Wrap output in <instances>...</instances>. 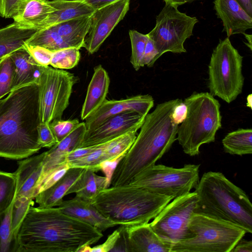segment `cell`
Segmentation results:
<instances>
[{
    "label": "cell",
    "instance_id": "cell-1",
    "mask_svg": "<svg viewBox=\"0 0 252 252\" xmlns=\"http://www.w3.org/2000/svg\"><path fill=\"white\" fill-rule=\"evenodd\" d=\"M16 252H78L95 244L102 232L58 207L29 208L16 233Z\"/></svg>",
    "mask_w": 252,
    "mask_h": 252
},
{
    "label": "cell",
    "instance_id": "cell-2",
    "mask_svg": "<svg viewBox=\"0 0 252 252\" xmlns=\"http://www.w3.org/2000/svg\"><path fill=\"white\" fill-rule=\"evenodd\" d=\"M40 123L37 83L16 88L0 99V157L21 159L38 152Z\"/></svg>",
    "mask_w": 252,
    "mask_h": 252
},
{
    "label": "cell",
    "instance_id": "cell-3",
    "mask_svg": "<svg viewBox=\"0 0 252 252\" xmlns=\"http://www.w3.org/2000/svg\"><path fill=\"white\" fill-rule=\"evenodd\" d=\"M181 100L177 98L159 103L146 115L133 143L114 170L112 186L128 184L169 150L176 140L179 126L173 122L171 115Z\"/></svg>",
    "mask_w": 252,
    "mask_h": 252
},
{
    "label": "cell",
    "instance_id": "cell-4",
    "mask_svg": "<svg viewBox=\"0 0 252 252\" xmlns=\"http://www.w3.org/2000/svg\"><path fill=\"white\" fill-rule=\"evenodd\" d=\"M195 213L220 219L252 233V205L246 192L221 172L204 173L195 188Z\"/></svg>",
    "mask_w": 252,
    "mask_h": 252
},
{
    "label": "cell",
    "instance_id": "cell-5",
    "mask_svg": "<svg viewBox=\"0 0 252 252\" xmlns=\"http://www.w3.org/2000/svg\"><path fill=\"white\" fill-rule=\"evenodd\" d=\"M172 200L146 188L127 184L103 189L92 203L117 225L131 226L149 223Z\"/></svg>",
    "mask_w": 252,
    "mask_h": 252
},
{
    "label": "cell",
    "instance_id": "cell-6",
    "mask_svg": "<svg viewBox=\"0 0 252 252\" xmlns=\"http://www.w3.org/2000/svg\"><path fill=\"white\" fill-rule=\"evenodd\" d=\"M184 102L187 114L178 126L176 140L185 154L194 156L199 154L201 145L215 141L221 127L220 105L208 92H194Z\"/></svg>",
    "mask_w": 252,
    "mask_h": 252
},
{
    "label": "cell",
    "instance_id": "cell-7",
    "mask_svg": "<svg viewBox=\"0 0 252 252\" xmlns=\"http://www.w3.org/2000/svg\"><path fill=\"white\" fill-rule=\"evenodd\" d=\"M189 228L191 237L172 245L171 252H231L247 233L231 223L194 213Z\"/></svg>",
    "mask_w": 252,
    "mask_h": 252
},
{
    "label": "cell",
    "instance_id": "cell-8",
    "mask_svg": "<svg viewBox=\"0 0 252 252\" xmlns=\"http://www.w3.org/2000/svg\"><path fill=\"white\" fill-rule=\"evenodd\" d=\"M243 58L229 37L220 40L208 65V87L211 94L230 103L242 93Z\"/></svg>",
    "mask_w": 252,
    "mask_h": 252
},
{
    "label": "cell",
    "instance_id": "cell-9",
    "mask_svg": "<svg viewBox=\"0 0 252 252\" xmlns=\"http://www.w3.org/2000/svg\"><path fill=\"white\" fill-rule=\"evenodd\" d=\"M199 164H187L177 168L155 164L140 173L128 184L173 199L195 188L199 181Z\"/></svg>",
    "mask_w": 252,
    "mask_h": 252
},
{
    "label": "cell",
    "instance_id": "cell-10",
    "mask_svg": "<svg viewBox=\"0 0 252 252\" xmlns=\"http://www.w3.org/2000/svg\"><path fill=\"white\" fill-rule=\"evenodd\" d=\"M78 81L77 77L63 69L44 66L38 82L41 123L50 124L61 119Z\"/></svg>",
    "mask_w": 252,
    "mask_h": 252
},
{
    "label": "cell",
    "instance_id": "cell-11",
    "mask_svg": "<svg viewBox=\"0 0 252 252\" xmlns=\"http://www.w3.org/2000/svg\"><path fill=\"white\" fill-rule=\"evenodd\" d=\"M195 17H190L180 12L177 7L165 4L157 16L156 26L147 35L158 51V59L164 53L187 52L184 44L192 35Z\"/></svg>",
    "mask_w": 252,
    "mask_h": 252
},
{
    "label": "cell",
    "instance_id": "cell-12",
    "mask_svg": "<svg viewBox=\"0 0 252 252\" xmlns=\"http://www.w3.org/2000/svg\"><path fill=\"white\" fill-rule=\"evenodd\" d=\"M197 200L195 191L173 199L149 223L151 228L171 247L177 242L190 238L189 223L195 213Z\"/></svg>",
    "mask_w": 252,
    "mask_h": 252
},
{
    "label": "cell",
    "instance_id": "cell-13",
    "mask_svg": "<svg viewBox=\"0 0 252 252\" xmlns=\"http://www.w3.org/2000/svg\"><path fill=\"white\" fill-rule=\"evenodd\" d=\"M45 152L18 162L14 172L16 191L12 213V227L16 236L18 227L29 208L33 204L35 189L40 179Z\"/></svg>",
    "mask_w": 252,
    "mask_h": 252
},
{
    "label": "cell",
    "instance_id": "cell-14",
    "mask_svg": "<svg viewBox=\"0 0 252 252\" xmlns=\"http://www.w3.org/2000/svg\"><path fill=\"white\" fill-rule=\"evenodd\" d=\"M130 0H118L95 10L83 47L89 54L97 52L129 10Z\"/></svg>",
    "mask_w": 252,
    "mask_h": 252
},
{
    "label": "cell",
    "instance_id": "cell-15",
    "mask_svg": "<svg viewBox=\"0 0 252 252\" xmlns=\"http://www.w3.org/2000/svg\"><path fill=\"white\" fill-rule=\"evenodd\" d=\"M145 117L136 111L111 116L96 127L87 130L79 148L101 144L128 132H137Z\"/></svg>",
    "mask_w": 252,
    "mask_h": 252
},
{
    "label": "cell",
    "instance_id": "cell-16",
    "mask_svg": "<svg viewBox=\"0 0 252 252\" xmlns=\"http://www.w3.org/2000/svg\"><path fill=\"white\" fill-rule=\"evenodd\" d=\"M154 105L149 94H139L120 100H105L99 108L85 120L87 130L93 129L108 118L126 111H136L146 116Z\"/></svg>",
    "mask_w": 252,
    "mask_h": 252
},
{
    "label": "cell",
    "instance_id": "cell-17",
    "mask_svg": "<svg viewBox=\"0 0 252 252\" xmlns=\"http://www.w3.org/2000/svg\"><path fill=\"white\" fill-rule=\"evenodd\" d=\"M86 131L85 122L80 123L67 136L52 146L48 151H45L42 173L36 186L54 168L67 163V155L80 147Z\"/></svg>",
    "mask_w": 252,
    "mask_h": 252
},
{
    "label": "cell",
    "instance_id": "cell-18",
    "mask_svg": "<svg viewBox=\"0 0 252 252\" xmlns=\"http://www.w3.org/2000/svg\"><path fill=\"white\" fill-rule=\"evenodd\" d=\"M214 4L218 18L223 23V31L228 37L235 34H243L252 29V17L236 0H215Z\"/></svg>",
    "mask_w": 252,
    "mask_h": 252
},
{
    "label": "cell",
    "instance_id": "cell-19",
    "mask_svg": "<svg viewBox=\"0 0 252 252\" xmlns=\"http://www.w3.org/2000/svg\"><path fill=\"white\" fill-rule=\"evenodd\" d=\"M58 207L64 214L103 232L117 225L104 217L91 202L76 196L63 200Z\"/></svg>",
    "mask_w": 252,
    "mask_h": 252
},
{
    "label": "cell",
    "instance_id": "cell-20",
    "mask_svg": "<svg viewBox=\"0 0 252 252\" xmlns=\"http://www.w3.org/2000/svg\"><path fill=\"white\" fill-rule=\"evenodd\" d=\"M125 227L128 252H171V246L154 231L149 222Z\"/></svg>",
    "mask_w": 252,
    "mask_h": 252
},
{
    "label": "cell",
    "instance_id": "cell-21",
    "mask_svg": "<svg viewBox=\"0 0 252 252\" xmlns=\"http://www.w3.org/2000/svg\"><path fill=\"white\" fill-rule=\"evenodd\" d=\"M56 10L48 0H23L12 17L23 28L40 30L49 14Z\"/></svg>",
    "mask_w": 252,
    "mask_h": 252
},
{
    "label": "cell",
    "instance_id": "cell-22",
    "mask_svg": "<svg viewBox=\"0 0 252 252\" xmlns=\"http://www.w3.org/2000/svg\"><path fill=\"white\" fill-rule=\"evenodd\" d=\"M109 85L110 78L106 70L100 64L96 66L81 111L82 120L93 114L102 104L106 99Z\"/></svg>",
    "mask_w": 252,
    "mask_h": 252
},
{
    "label": "cell",
    "instance_id": "cell-23",
    "mask_svg": "<svg viewBox=\"0 0 252 252\" xmlns=\"http://www.w3.org/2000/svg\"><path fill=\"white\" fill-rule=\"evenodd\" d=\"M15 65L12 91L29 84H38L44 66L38 64L24 47L10 54Z\"/></svg>",
    "mask_w": 252,
    "mask_h": 252
},
{
    "label": "cell",
    "instance_id": "cell-24",
    "mask_svg": "<svg viewBox=\"0 0 252 252\" xmlns=\"http://www.w3.org/2000/svg\"><path fill=\"white\" fill-rule=\"evenodd\" d=\"M83 169L82 168L70 167L57 182L37 193L34 199L38 207L44 208L58 207Z\"/></svg>",
    "mask_w": 252,
    "mask_h": 252
},
{
    "label": "cell",
    "instance_id": "cell-25",
    "mask_svg": "<svg viewBox=\"0 0 252 252\" xmlns=\"http://www.w3.org/2000/svg\"><path fill=\"white\" fill-rule=\"evenodd\" d=\"M50 2L56 10L49 14L40 29L48 28L72 19L91 16L95 10L85 2L53 0Z\"/></svg>",
    "mask_w": 252,
    "mask_h": 252
},
{
    "label": "cell",
    "instance_id": "cell-26",
    "mask_svg": "<svg viewBox=\"0 0 252 252\" xmlns=\"http://www.w3.org/2000/svg\"><path fill=\"white\" fill-rule=\"evenodd\" d=\"M95 173L92 169L84 168L66 195L75 193V196L92 202L100 191L108 188L106 177Z\"/></svg>",
    "mask_w": 252,
    "mask_h": 252
},
{
    "label": "cell",
    "instance_id": "cell-27",
    "mask_svg": "<svg viewBox=\"0 0 252 252\" xmlns=\"http://www.w3.org/2000/svg\"><path fill=\"white\" fill-rule=\"evenodd\" d=\"M37 31L23 28L14 22L0 28V60L15 51L24 48Z\"/></svg>",
    "mask_w": 252,
    "mask_h": 252
},
{
    "label": "cell",
    "instance_id": "cell-28",
    "mask_svg": "<svg viewBox=\"0 0 252 252\" xmlns=\"http://www.w3.org/2000/svg\"><path fill=\"white\" fill-rule=\"evenodd\" d=\"M91 16L78 17L52 26L71 46L78 49L83 47L84 40L90 25Z\"/></svg>",
    "mask_w": 252,
    "mask_h": 252
},
{
    "label": "cell",
    "instance_id": "cell-29",
    "mask_svg": "<svg viewBox=\"0 0 252 252\" xmlns=\"http://www.w3.org/2000/svg\"><path fill=\"white\" fill-rule=\"evenodd\" d=\"M224 151L231 155L252 154V128H238L227 133L222 140Z\"/></svg>",
    "mask_w": 252,
    "mask_h": 252
},
{
    "label": "cell",
    "instance_id": "cell-30",
    "mask_svg": "<svg viewBox=\"0 0 252 252\" xmlns=\"http://www.w3.org/2000/svg\"><path fill=\"white\" fill-rule=\"evenodd\" d=\"M26 44L41 46L52 52L72 47L53 27L37 30Z\"/></svg>",
    "mask_w": 252,
    "mask_h": 252
},
{
    "label": "cell",
    "instance_id": "cell-31",
    "mask_svg": "<svg viewBox=\"0 0 252 252\" xmlns=\"http://www.w3.org/2000/svg\"><path fill=\"white\" fill-rule=\"evenodd\" d=\"M13 203L0 213V252H16V237L12 227Z\"/></svg>",
    "mask_w": 252,
    "mask_h": 252
},
{
    "label": "cell",
    "instance_id": "cell-32",
    "mask_svg": "<svg viewBox=\"0 0 252 252\" xmlns=\"http://www.w3.org/2000/svg\"><path fill=\"white\" fill-rule=\"evenodd\" d=\"M136 136L137 132L131 131L107 142L104 152V161L126 155Z\"/></svg>",
    "mask_w": 252,
    "mask_h": 252
},
{
    "label": "cell",
    "instance_id": "cell-33",
    "mask_svg": "<svg viewBox=\"0 0 252 252\" xmlns=\"http://www.w3.org/2000/svg\"><path fill=\"white\" fill-rule=\"evenodd\" d=\"M16 191L14 173L0 170V213L6 210L14 202Z\"/></svg>",
    "mask_w": 252,
    "mask_h": 252
},
{
    "label": "cell",
    "instance_id": "cell-34",
    "mask_svg": "<svg viewBox=\"0 0 252 252\" xmlns=\"http://www.w3.org/2000/svg\"><path fill=\"white\" fill-rule=\"evenodd\" d=\"M80 59L79 49L64 48L53 52L50 65L58 69H71L78 64Z\"/></svg>",
    "mask_w": 252,
    "mask_h": 252
},
{
    "label": "cell",
    "instance_id": "cell-35",
    "mask_svg": "<svg viewBox=\"0 0 252 252\" xmlns=\"http://www.w3.org/2000/svg\"><path fill=\"white\" fill-rule=\"evenodd\" d=\"M129 35L131 46L130 62L134 69L137 71L142 67V59L149 37L147 34L133 30L129 31Z\"/></svg>",
    "mask_w": 252,
    "mask_h": 252
},
{
    "label": "cell",
    "instance_id": "cell-36",
    "mask_svg": "<svg viewBox=\"0 0 252 252\" xmlns=\"http://www.w3.org/2000/svg\"><path fill=\"white\" fill-rule=\"evenodd\" d=\"M15 65L10 55L0 60V99L12 91Z\"/></svg>",
    "mask_w": 252,
    "mask_h": 252
},
{
    "label": "cell",
    "instance_id": "cell-37",
    "mask_svg": "<svg viewBox=\"0 0 252 252\" xmlns=\"http://www.w3.org/2000/svg\"><path fill=\"white\" fill-rule=\"evenodd\" d=\"M106 143L98 145L97 148L83 158L69 164V167L90 169L97 172L99 171V165L104 161V152Z\"/></svg>",
    "mask_w": 252,
    "mask_h": 252
},
{
    "label": "cell",
    "instance_id": "cell-38",
    "mask_svg": "<svg viewBox=\"0 0 252 252\" xmlns=\"http://www.w3.org/2000/svg\"><path fill=\"white\" fill-rule=\"evenodd\" d=\"M77 119L62 120H56L51 122L49 126L58 141H61L70 134L79 125Z\"/></svg>",
    "mask_w": 252,
    "mask_h": 252
},
{
    "label": "cell",
    "instance_id": "cell-39",
    "mask_svg": "<svg viewBox=\"0 0 252 252\" xmlns=\"http://www.w3.org/2000/svg\"><path fill=\"white\" fill-rule=\"evenodd\" d=\"M67 163H64L54 168L39 183L35 189V196L39 192L49 188L60 179L69 168Z\"/></svg>",
    "mask_w": 252,
    "mask_h": 252
},
{
    "label": "cell",
    "instance_id": "cell-40",
    "mask_svg": "<svg viewBox=\"0 0 252 252\" xmlns=\"http://www.w3.org/2000/svg\"><path fill=\"white\" fill-rule=\"evenodd\" d=\"M24 48L40 65L48 66L50 65L53 53L51 51L41 46L30 45L26 43Z\"/></svg>",
    "mask_w": 252,
    "mask_h": 252
},
{
    "label": "cell",
    "instance_id": "cell-41",
    "mask_svg": "<svg viewBox=\"0 0 252 252\" xmlns=\"http://www.w3.org/2000/svg\"><path fill=\"white\" fill-rule=\"evenodd\" d=\"M37 130L39 142L42 148H50L58 143L49 124L40 123Z\"/></svg>",
    "mask_w": 252,
    "mask_h": 252
},
{
    "label": "cell",
    "instance_id": "cell-42",
    "mask_svg": "<svg viewBox=\"0 0 252 252\" xmlns=\"http://www.w3.org/2000/svg\"><path fill=\"white\" fill-rule=\"evenodd\" d=\"M120 235V228L119 227L109 235L106 241L102 244L91 247L90 252H112L115 247Z\"/></svg>",
    "mask_w": 252,
    "mask_h": 252
},
{
    "label": "cell",
    "instance_id": "cell-43",
    "mask_svg": "<svg viewBox=\"0 0 252 252\" xmlns=\"http://www.w3.org/2000/svg\"><path fill=\"white\" fill-rule=\"evenodd\" d=\"M158 51L157 50L153 41L149 37L142 59V67H143L145 65H146L149 67L153 66L155 63L158 60Z\"/></svg>",
    "mask_w": 252,
    "mask_h": 252
},
{
    "label": "cell",
    "instance_id": "cell-44",
    "mask_svg": "<svg viewBox=\"0 0 252 252\" xmlns=\"http://www.w3.org/2000/svg\"><path fill=\"white\" fill-rule=\"evenodd\" d=\"M125 155L119 156L111 160L103 161L99 164V171H102L105 174L108 187L111 185V179L117 165Z\"/></svg>",
    "mask_w": 252,
    "mask_h": 252
},
{
    "label": "cell",
    "instance_id": "cell-45",
    "mask_svg": "<svg viewBox=\"0 0 252 252\" xmlns=\"http://www.w3.org/2000/svg\"><path fill=\"white\" fill-rule=\"evenodd\" d=\"M23 0H0V16L11 18L18 4Z\"/></svg>",
    "mask_w": 252,
    "mask_h": 252
},
{
    "label": "cell",
    "instance_id": "cell-46",
    "mask_svg": "<svg viewBox=\"0 0 252 252\" xmlns=\"http://www.w3.org/2000/svg\"><path fill=\"white\" fill-rule=\"evenodd\" d=\"M97 145L80 147L75 149L70 152L66 156V160L69 164L76 160L80 159L86 156L92 152L94 151L97 147Z\"/></svg>",
    "mask_w": 252,
    "mask_h": 252
},
{
    "label": "cell",
    "instance_id": "cell-47",
    "mask_svg": "<svg viewBox=\"0 0 252 252\" xmlns=\"http://www.w3.org/2000/svg\"><path fill=\"white\" fill-rule=\"evenodd\" d=\"M187 114V106L184 101H180L174 107L171 115L173 122L179 125L185 119Z\"/></svg>",
    "mask_w": 252,
    "mask_h": 252
},
{
    "label": "cell",
    "instance_id": "cell-48",
    "mask_svg": "<svg viewBox=\"0 0 252 252\" xmlns=\"http://www.w3.org/2000/svg\"><path fill=\"white\" fill-rule=\"evenodd\" d=\"M231 252H252V241L241 239Z\"/></svg>",
    "mask_w": 252,
    "mask_h": 252
},
{
    "label": "cell",
    "instance_id": "cell-49",
    "mask_svg": "<svg viewBox=\"0 0 252 252\" xmlns=\"http://www.w3.org/2000/svg\"><path fill=\"white\" fill-rule=\"evenodd\" d=\"M117 0H85L84 2L96 9Z\"/></svg>",
    "mask_w": 252,
    "mask_h": 252
},
{
    "label": "cell",
    "instance_id": "cell-50",
    "mask_svg": "<svg viewBox=\"0 0 252 252\" xmlns=\"http://www.w3.org/2000/svg\"><path fill=\"white\" fill-rule=\"evenodd\" d=\"M245 11L252 17V0H236Z\"/></svg>",
    "mask_w": 252,
    "mask_h": 252
},
{
    "label": "cell",
    "instance_id": "cell-51",
    "mask_svg": "<svg viewBox=\"0 0 252 252\" xmlns=\"http://www.w3.org/2000/svg\"><path fill=\"white\" fill-rule=\"evenodd\" d=\"M195 0H163L165 4L177 7L187 2H190Z\"/></svg>",
    "mask_w": 252,
    "mask_h": 252
},
{
    "label": "cell",
    "instance_id": "cell-52",
    "mask_svg": "<svg viewBox=\"0 0 252 252\" xmlns=\"http://www.w3.org/2000/svg\"><path fill=\"white\" fill-rule=\"evenodd\" d=\"M246 38L247 40V43L245 42V43L246 44V45L250 48V49L252 51V34H248L246 33L245 32L243 33Z\"/></svg>",
    "mask_w": 252,
    "mask_h": 252
},
{
    "label": "cell",
    "instance_id": "cell-53",
    "mask_svg": "<svg viewBox=\"0 0 252 252\" xmlns=\"http://www.w3.org/2000/svg\"><path fill=\"white\" fill-rule=\"evenodd\" d=\"M246 105L249 107L251 109L252 108V94H250L247 97V103Z\"/></svg>",
    "mask_w": 252,
    "mask_h": 252
},
{
    "label": "cell",
    "instance_id": "cell-54",
    "mask_svg": "<svg viewBox=\"0 0 252 252\" xmlns=\"http://www.w3.org/2000/svg\"><path fill=\"white\" fill-rule=\"evenodd\" d=\"M60 1H78V2H84L85 0H57Z\"/></svg>",
    "mask_w": 252,
    "mask_h": 252
}]
</instances>
